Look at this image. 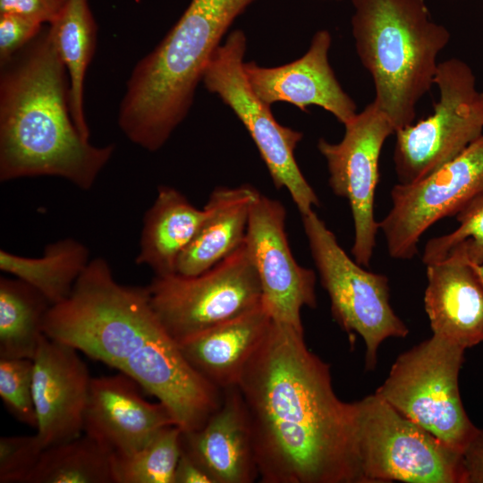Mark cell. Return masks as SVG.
Here are the masks:
<instances>
[{
	"instance_id": "cell-35",
	"label": "cell",
	"mask_w": 483,
	"mask_h": 483,
	"mask_svg": "<svg viewBox=\"0 0 483 483\" xmlns=\"http://www.w3.org/2000/svg\"><path fill=\"white\" fill-rule=\"evenodd\" d=\"M480 97H481V102H482V105H483V92H480Z\"/></svg>"
},
{
	"instance_id": "cell-15",
	"label": "cell",
	"mask_w": 483,
	"mask_h": 483,
	"mask_svg": "<svg viewBox=\"0 0 483 483\" xmlns=\"http://www.w3.org/2000/svg\"><path fill=\"white\" fill-rule=\"evenodd\" d=\"M91 379L76 349L42 337L33 358L32 393L44 448L83 434Z\"/></svg>"
},
{
	"instance_id": "cell-29",
	"label": "cell",
	"mask_w": 483,
	"mask_h": 483,
	"mask_svg": "<svg viewBox=\"0 0 483 483\" xmlns=\"http://www.w3.org/2000/svg\"><path fill=\"white\" fill-rule=\"evenodd\" d=\"M45 448L37 434L0 438V483H26Z\"/></svg>"
},
{
	"instance_id": "cell-16",
	"label": "cell",
	"mask_w": 483,
	"mask_h": 483,
	"mask_svg": "<svg viewBox=\"0 0 483 483\" xmlns=\"http://www.w3.org/2000/svg\"><path fill=\"white\" fill-rule=\"evenodd\" d=\"M332 37L317 31L308 51L300 58L275 67L244 63L245 76L255 94L267 106L285 102L307 112L318 106L343 125L357 114L353 99L343 90L329 64Z\"/></svg>"
},
{
	"instance_id": "cell-2",
	"label": "cell",
	"mask_w": 483,
	"mask_h": 483,
	"mask_svg": "<svg viewBox=\"0 0 483 483\" xmlns=\"http://www.w3.org/2000/svg\"><path fill=\"white\" fill-rule=\"evenodd\" d=\"M1 66L0 180L47 175L91 189L115 148L91 144L75 126L50 28Z\"/></svg>"
},
{
	"instance_id": "cell-36",
	"label": "cell",
	"mask_w": 483,
	"mask_h": 483,
	"mask_svg": "<svg viewBox=\"0 0 483 483\" xmlns=\"http://www.w3.org/2000/svg\"><path fill=\"white\" fill-rule=\"evenodd\" d=\"M338 1H341V0H338Z\"/></svg>"
},
{
	"instance_id": "cell-9",
	"label": "cell",
	"mask_w": 483,
	"mask_h": 483,
	"mask_svg": "<svg viewBox=\"0 0 483 483\" xmlns=\"http://www.w3.org/2000/svg\"><path fill=\"white\" fill-rule=\"evenodd\" d=\"M301 219L321 284L330 299L332 315L349 335L357 333L363 339L365 366L371 370L383 341L404 338L409 334L390 305L388 278L366 270L352 259L314 210Z\"/></svg>"
},
{
	"instance_id": "cell-20",
	"label": "cell",
	"mask_w": 483,
	"mask_h": 483,
	"mask_svg": "<svg viewBox=\"0 0 483 483\" xmlns=\"http://www.w3.org/2000/svg\"><path fill=\"white\" fill-rule=\"evenodd\" d=\"M272 318L263 306L201 332L179 344L188 362L220 389L237 386L267 335Z\"/></svg>"
},
{
	"instance_id": "cell-23",
	"label": "cell",
	"mask_w": 483,
	"mask_h": 483,
	"mask_svg": "<svg viewBox=\"0 0 483 483\" xmlns=\"http://www.w3.org/2000/svg\"><path fill=\"white\" fill-rule=\"evenodd\" d=\"M89 250L81 242L64 238L47 244L39 258L0 250V269L40 292L51 305L65 300L89 263Z\"/></svg>"
},
{
	"instance_id": "cell-1",
	"label": "cell",
	"mask_w": 483,
	"mask_h": 483,
	"mask_svg": "<svg viewBox=\"0 0 483 483\" xmlns=\"http://www.w3.org/2000/svg\"><path fill=\"white\" fill-rule=\"evenodd\" d=\"M237 386L263 483H364L354 402L337 397L304 330L272 320Z\"/></svg>"
},
{
	"instance_id": "cell-11",
	"label": "cell",
	"mask_w": 483,
	"mask_h": 483,
	"mask_svg": "<svg viewBox=\"0 0 483 483\" xmlns=\"http://www.w3.org/2000/svg\"><path fill=\"white\" fill-rule=\"evenodd\" d=\"M434 84L440 97L433 114L395 132L399 183L428 176L483 134V105L470 65L455 57L438 63Z\"/></svg>"
},
{
	"instance_id": "cell-5",
	"label": "cell",
	"mask_w": 483,
	"mask_h": 483,
	"mask_svg": "<svg viewBox=\"0 0 483 483\" xmlns=\"http://www.w3.org/2000/svg\"><path fill=\"white\" fill-rule=\"evenodd\" d=\"M165 327L148 287L119 284L103 258L89 261L72 292L50 307L45 335L117 370Z\"/></svg>"
},
{
	"instance_id": "cell-14",
	"label": "cell",
	"mask_w": 483,
	"mask_h": 483,
	"mask_svg": "<svg viewBox=\"0 0 483 483\" xmlns=\"http://www.w3.org/2000/svg\"><path fill=\"white\" fill-rule=\"evenodd\" d=\"M286 210L259 193L251 205L244 243L257 271L262 304L273 321L303 330V307L315 308L316 273L295 260L285 231Z\"/></svg>"
},
{
	"instance_id": "cell-13",
	"label": "cell",
	"mask_w": 483,
	"mask_h": 483,
	"mask_svg": "<svg viewBox=\"0 0 483 483\" xmlns=\"http://www.w3.org/2000/svg\"><path fill=\"white\" fill-rule=\"evenodd\" d=\"M344 127L341 141L331 143L321 138L317 147L326 159L332 191L346 199L351 208L354 225L353 258L368 267L379 230L374 216V199L379 181L380 153L386 139L396 131L373 101Z\"/></svg>"
},
{
	"instance_id": "cell-7",
	"label": "cell",
	"mask_w": 483,
	"mask_h": 483,
	"mask_svg": "<svg viewBox=\"0 0 483 483\" xmlns=\"http://www.w3.org/2000/svg\"><path fill=\"white\" fill-rule=\"evenodd\" d=\"M355 405V441L364 483H465L462 453L376 394Z\"/></svg>"
},
{
	"instance_id": "cell-21",
	"label": "cell",
	"mask_w": 483,
	"mask_h": 483,
	"mask_svg": "<svg viewBox=\"0 0 483 483\" xmlns=\"http://www.w3.org/2000/svg\"><path fill=\"white\" fill-rule=\"evenodd\" d=\"M259 193L247 183L214 189L204 206L207 216L181 254L176 273L197 275L237 250L244 242L250 208Z\"/></svg>"
},
{
	"instance_id": "cell-32",
	"label": "cell",
	"mask_w": 483,
	"mask_h": 483,
	"mask_svg": "<svg viewBox=\"0 0 483 483\" xmlns=\"http://www.w3.org/2000/svg\"><path fill=\"white\" fill-rule=\"evenodd\" d=\"M465 483H483V429L477 434L462 452Z\"/></svg>"
},
{
	"instance_id": "cell-26",
	"label": "cell",
	"mask_w": 483,
	"mask_h": 483,
	"mask_svg": "<svg viewBox=\"0 0 483 483\" xmlns=\"http://www.w3.org/2000/svg\"><path fill=\"white\" fill-rule=\"evenodd\" d=\"M26 483H114L112 453L83 433L45 448Z\"/></svg>"
},
{
	"instance_id": "cell-6",
	"label": "cell",
	"mask_w": 483,
	"mask_h": 483,
	"mask_svg": "<svg viewBox=\"0 0 483 483\" xmlns=\"http://www.w3.org/2000/svg\"><path fill=\"white\" fill-rule=\"evenodd\" d=\"M466 348L433 335L402 352L375 394L442 443L462 453L477 434L462 402Z\"/></svg>"
},
{
	"instance_id": "cell-22",
	"label": "cell",
	"mask_w": 483,
	"mask_h": 483,
	"mask_svg": "<svg viewBox=\"0 0 483 483\" xmlns=\"http://www.w3.org/2000/svg\"><path fill=\"white\" fill-rule=\"evenodd\" d=\"M207 214L205 207L196 208L180 191L160 185L143 218L136 264L148 267L157 276L176 273L181 254Z\"/></svg>"
},
{
	"instance_id": "cell-30",
	"label": "cell",
	"mask_w": 483,
	"mask_h": 483,
	"mask_svg": "<svg viewBox=\"0 0 483 483\" xmlns=\"http://www.w3.org/2000/svg\"><path fill=\"white\" fill-rule=\"evenodd\" d=\"M43 23L19 14H0V63H7L31 42L41 30Z\"/></svg>"
},
{
	"instance_id": "cell-24",
	"label": "cell",
	"mask_w": 483,
	"mask_h": 483,
	"mask_svg": "<svg viewBox=\"0 0 483 483\" xmlns=\"http://www.w3.org/2000/svg\"><path fill=\"white\" fill-rule=\"evenodd\" d=\"M69 81V106L79 131L89 139L84 114V80L94 54L97 27L88 0H66L49 24Z\"/></svg>"
},
{
	"instance_id": "cell-27",
	"label": "cell",
	"mask_w": 483,
	"mask_h": 483,
	"mask_svg": "<svg viewBox=\"0 0 483 483\" xmlns=\"http://www.w3.org/2000/svg\"><path fill=\"white\" fill-rule=\"evenodd\" d=\"M182 434L178 426H168L140 450L128 455L112 454L114 483H174Z\"/></svg>"
},
{
	"instance_id": "cell-34",
	"label": "cell",
	"mask_w": 483,
	"mask_h": 483,
	"mask_svg": "<svg viewBox=\"0 0 483 483\" xmlns=\"http://www.w3.org/2000/svg\"><path fill=\"white\" fill-rule=\"evenodd\" d=\"M473 267L475 269V271L477 272L479 277L480 278L481 282L483 283V264H480V265H477V264H473Z\"/></svg>"
},
{
	"instance_id": "cell-10",
	"label": "cell",
	"mask_w": 483,
	"mask_h": 483,
	"mask_svg": "<svg viewBox=\"0 0 483 483\" xmlns=\"http://www.w3.org/2000/svg\"><path fill=\"white\" fill-rule=\"evenodd\" d=\"M247 39L232 31L216 49L203 74L206 89L229 106L253 140L277 189H285L301 216L319 206L313 188L301 173L294 150L303 133L280 124L270 106L251 89L243 70Z\"/></svg>"
},
{
	"instance_id": "cell-33",
	"label": "cell",
	"mask_w": 483,
	"mask_h": 483,
	"mask_svg": "<svg viewBox=\"0 0 483 483\" xmlns=\"http://www.w3.org/2000/svg\"><path fill=\"white\" fill-rule=\"evenodd\" d=\"M174 483H214V480L193 458L182 449L174 472Z\"/></svg>"
},
{
	"instance_id": "cell-19",
	"label": "cell",
	"mask_w": 483,
	"mask_h": 483,
	"mask_svg": "<svg viewBox=\"0 0 483 483\" xmlns=\"http://www.w3.org/2000/svg\"><path fill=\"white\" fill-rule=\"evenodd\" d=\"M425 310L433 335L470 348L483 342V283L464 256L427 265Z\"/></svg>"
},
{
	"instance_id": "cell-12",
	"label": "cell",
	"mask_w": 483,
	"mask_h": 483,
	"mask_svg": "<svg viewBox=\"0 0 483 483\" xmlns=\"http://www.w3.org/2000/svg\"><path fill=\"white\" fill-rule=\"evenodd\" d=\"M391 201L379 230L391 258L411 259L418 253L419 239L434 224L483 203V134L428 176L394 185Z\"/></svg>"
},
{
	"instance_id": "cell-31",
	"label": "cell",
	"mask_w": 483,
	"mask_h": 483,
	"mask_svg": "<svg viewBox=\"0 0 483 483\" xmlns=\"http://www.w3.org/2000/svg\"><path fill=\"white\" fill-rule=\"evenodd\" d=\"M66 0H0V14L13 13L52 23Z\"/></svg>"
},
{
	"instance_id": "cell-4",
	"label": "cell",
	"mask_w": 483,
	"mask_h": 483,
	"mask_svg": "<svg viewBox=\"0 0 483 483\" xmlns=\"http://www.w3.org/2000/svg\"><path fill=\"white\" fill-rule=\"evenodd\" d=\"M352 4V33L357 55L374 82L373 102L397 131L414 123L419 101L434 84L437 56L450 32L432 20L424 0Z\"/></svg>"
},
{
	"instance_id": "cell-8",
	"label": "cell",
	"mask_w": 483,
	"mask_h": 483,
	"mask_svg": "<svg viewBox=\"0 0 483 483\" xmlns=\"http://www.w3.org/2000/svg\"><path fill=\"white\" fill-rule=\"evenodd\" d=\"M148 287L151 306L178 343L262 304L260 283L243 242L197 275H155Z\"/></svg>"
},
{
	"instance_id": "cell-17",
	"label": "cell",
	"mask_w": 483,
	"mask_h": 483,
	"mask_svg": "<svg viewBox=\"0 0 483 483\" xmlns=\"http://www.w3.org/2000/svg\"><path fill=\"white\" fill-rule=\"evenodd\" d=\"M138 386L122 372L91 379L83 433L112 454L133 453L161 429L175 425L165 406L146 401Z\"/></svg>"
},
{
	"instance_id": "cell-18",
	"label": "cell",
	"mask_w": 483,
	"mask_h": 483,
	"mask_svg": "<svg viewBox=\"0 0 483 483\" xmlns=\"http://www.w3.org/2000/svg\"><path fill=\"white\" fill-rule=\"evenodd\" d=\"M182 449L214 483H251L259 478L250 419L238 386L223 389L219 408L200 428L182 431Z\"/></svg>"
},
{
	"instance_id": "cell-3",
	"label": "cell",
	"mask_w": 483,
	"mask_h": 483,
	"mask_svg": "<svg viewBox=\"0 0 483 483\" xmlns=\"http://www.w3.org/2000/svg\"><path fill=\"white\" fill-rule=\"evenodd\" d=\"M256 0H191L163 40L134 66L118 109L133 144L160 149L184 120L198 84L235 19Z\"/></svg>"
},
{
	"instance_id": "cell-28",
	"label": "cell",
	"mask_w": 483,
	"mask_h": 483,
	"mask_svg": "<svg viewBox=\"0 0 483 483\" xmlns=\"http://www.w3.org/2000/svg\"><path fill=\"white\" fill-rule=\"evenodd\" d=\"M33 360L0 358V396L20 422L37 428L33 393Z\"/></svg>"
},
{
	"instance_id": "cell-25",
	"label": "cell",
	"mask_w": 483,
	"mask_h": 483,
	"mask_svg": "<svg viewBox=\"0 0 483 483\" xmlns=\"http://www.w3.org/2000/svg\"><path fill=\"white\" fill-rule=\"evenodd\" d=\"M51 303L24 281L0 278V358L33 360Z\"/></svg>"
}]
</instances>
